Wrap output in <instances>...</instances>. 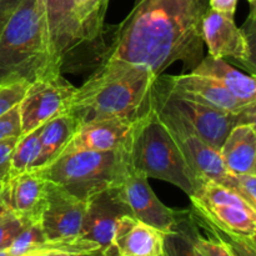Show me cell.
Segmentation results:
<instances>
[{"label": "cell", "mask_w": 256, "mask_h": 256, "mask_svg": "<svg viewBox=\"0 0 256 256\" xmlns=\"http://www.w3.org/2000/svg\"><path fill=\"white\" fill-rule=\"evenodd\" d=\"M239 0H209V8L215 12L234 16Z\"/></svg>", "instance_id": "cell-32"}, {"label": "cell", "mask_w": 256, "mask_h": 256, "mask_svg": "<svg viewBox=\"0 0 256 256\" xmlns=\"http://www.w3.org/2000/svg\"><path fill=\"white\" fill-rule=\"evenodd\" d=\"M75 89L62 74L30 82L18 104L22 134L42 126L59 115L68 114V105Z\"/></svg>", "instance_id": "cell-10"}, {"label": "cell", "mask_w": 256, "mask_h": 256, "mask_svg": "<svg viewBox=\"0 0 256 256\" xmlns=\"http://www.w3.org/2000/svg\"><path fill=\"white\" fill-rule=\"evenodd\" d=\"M22 125L18 105L0 116V140L10 136H20Z\"/></svg>", "instance_id": "cell-30"}, {"label": "cell", "mask_w": 256, "mask_h": 256, "mask_svg": "<svg viewBox=\"0 0 256 256\" xmlns=\"http://www.w3.org/2000/svg\"><path fill=\"white\" fill-rule=\"evenodd\" d=\"M49 30L52 54L60 66L70 52L85 42L75 15L74 0H38Z\"/></svg>", "instance_id": "cell-16"}, {"label": "cell", "mask_w": 256, "mask_h": 256, "mask_svg": "<svg viewBox=\"0 0 256 256\" xmlns=\"http://www.w3.org/2000/svg\"><path fill=\"white\" fill-rule=\"evenodd\" d=\"M209 0H134L105 60L142 65L156 76L174 62L192 72L202 59V22Z\"/></svg>", "instance_id": "cell-1"}, {"label": "cell", "mask_w": 256, "mask_h": 256, "mask_svg": "<svg viewBox=\"0 0 256 256\" xmlns=\"http://www.w3.org/2000/svg\"><path fill=\"white\" fill-rule=\"evenodd\" d=\"M28 85V82H15L0 86V116L19 104Z\"/></svg>", "instance_id": "cell-29"}, {"label": "cell", "mask_w": 256, "mask_h": 256, "mask_svg": "<svg viewBox=\"0 0 256 256\" xmlns=\"http://www.w3.org/2000/svg\"><path fill=\"white\" fill-rule=\"evenodd\" d=\"M188 212L180 219L176 229L164 235V255L162 256H200L190 236V215Z\"/></svg>", "instance_id": "cell-24"}, {"label": "cell", "mask_w": 256, "mask_h": 256, "mask_svg": "<svg viewBox=\"0 0 256 256\" xmlns=\"http://www.w3.org/2000/svg\"><path fill=\"white\" fill-rule=\"evenodd\" d=\"M155 92L165 104L179 112L208 144L218 150H220L225 138L235 125L255 122V110H250L244 114H232L188 98L178 96L166 92L159 84L158 78L155 82Z\"/></svg>", "instance_id": "cell-8"}, {"label": "cell", "mask_w": 256, "mask_h": 256, "mask_svg": "<svg viewBox=\"0 0 256 256\" xmlns=\"http://www.w3.org/2000/svg\"><path fill=\"white\" fill-rule=\"evenodd\" d=\"M0 256H12V255H10L6 250H4V252H0Z\"/></svg>", "instance_id": "cell-37"}, {"label": "cell", "mask_w": 256, "mask_h": 256, "mask_svg": "<svg viewBox=\"0 0 256 256\" xmlns=\"http://www.w3.org/2000/svg\"><path fill=\"white\" fill-rule=\"evenodd\" d=\"M86 202L78 199L62 186L48 180L45 205L40 215V226L48 242L78 239L86 212Z\"/></svg>", "instance_id": "cell-12"}, {"label": "cell", "mask_w": 256, "mask_h": 256, "mask_svg": "<svg viewBox=\"0 0 256 256\" xmlns=\"http://www.w3.org/2000/svg\"><path fill=\"white\" fill-rule=\"evenodd\" d=\"M158 82L166 92L178 96L188 98L202 104L232 112L244 114L255 110L256 105L242 104L235 99L220 82L212 78L186 72L176 76H158Z\"/></svg>", "instance_id": "cell-14"}, {"label": "cell", "mask_w": 256, "mask_h": 256, "mask_svg": "<svg viewBox=\"0 0 256 256\" xmlns=\"http://www.w3.org/2000/svg\"><path fill=\"white\" fill-rule=\"evenodd\" d=\"M190 72L216 80L242 104L256 105L255 76L239 72L225 59L208 54Z\"/></svg>", "instance_id": "cell-20"}, {"label": "cell", "mask_w": 256, "mask_h": 256, "mask_svg": "<svg viewBox=\"0 0 256 256\" xmlns=\"http://www.w3.org/2000/svg\"><path fill=\"white\" fill-rule=\"evenodd\" d=\"M250 2V5H255V0H248Z\"/></svg>", "instance_id": "cell-38"}, {"label": "cell", "mask_w": 256, "mask_h": 256, "mask_svg": "<svg viewBox=\"0 0 256 256\" xmlns=\"http://www.w3.org/2000/svg\"><path fill=\"white\" fill-rule=\"evenodd\" d=\"M22 256H52V255L48 254V252H39V250H38V252H26V254H24V255H22Z\"/></svg>", "instance_id": "cell-36"}, {"label": "cell", "mask_w": 256, "mask_h": 256, "mask_svg": "<svg viewBox=\"0 0 256 256\" xmlns=\"http://www.w3.org/2000/svg\"><path fill=\"white\" fill-rule=\"evenodd\" d=\"M220 158L228 172L256 174L255 122L235 125L220 148Z\"/></svg>", "instance_id": "cell-19"}, {"label": "cell", "mask_w": 256, "mask_h": 256, "mask_svg": "<svg viewBox=\"0 0 256 256\" xmlns=\"http://www.w3.org/2000/svg\"><path fill=\"white\" fill-rule=\"evenodd\" d=\"M46 190L48 179L40 170L35 169L10 178L2 186L10 212L24 225L39 222L46 199Z\"/></svg>", "instance_id": "cell-17"}, {"label": "cell", "mask_w": 256, "mask_h": 256, "mask_svg": "<svg viewBox=\"0 0 256 256\" xmlns=\"http://www.w3.org/2000/svg\"><path fill=\"white\" fill-rule=\"evenodd\" d=\"M40 130L42 126L18 138L12 152L9 179L32 169L40 152Z\"/></svg>", "instance_id": "cell-23"}, {"label": "cell", "mask_w": 256, "mask_h": 256, "mask_svg": "<svg viewBox=\"0 0 256 256\" xmlns=\"http://www.w3.org/2000/svg\"><path fill=\"white\" fill-rule=\"evenodd\" d=\"M156 75L142 65L122 60H105L68 105V114L79 122L125 119L136 122L154 106Z\"/></svg>", "instance_id": "cell-2"}, {"label": "cell", "mask_w": 256, "mask_h": 256, "mask_svg": "<svg viewBox=\"0 0 256 256\" xmlns=\"http://www.w3.org/2000/svg\"><path fill=\"white\" fill-rule=\"evenodd\" d=\"M118 192L130 214L135 219L168 234L176 229L185 212H175L160 202L149 184V178L128 164L122 180L116 185Z\"/></svg>", "instance_id": "cell-9"}, {"label": "cell", "mask_w": 256, "mask_h": 256, "mask_svg": "<svg viewBox=\"0 0 256 256\" xmlns=\"http://www.w3.org/2000/svg\"><path fill=\"white\" fill-rule=\"evenodd\" d=\"M132 166L148 178L170 182L192 196L202 180L196 176L182 150L160 120L156 106L138 120L129 142Z\"/></svg>", "instance_id": "cell-4"}, {"label": "cell", "mask_w": 256, "mask_h": 256, "mask_svg": "<svg viewBox=\"0 0 256 256\" xmlns=\"http://www.w3.org/2000/svg\"><path fill=\"white\" fill-rule=\"evenodd\" d=\"M38 0H22L0 29V86L62 74Z\"/></svg>", "instance_id": "cell-3"}, {"label": "cell", "mask_w": 256, "mask_h": 256, "mask_svg": "<svg viewBox=\"0 0 256 256\" xmlns=\"http://www.w3.org/2000/svg\"><path fill=\"white\" fill-rule=\"evenodd\" d=\"M22 0H0V29Z\"/></svg>", "instance_id": "cell-33"}, {"label": "cell", "mask_w": 256, "mask_h": 256, "mask_svg": "<svg viewBox=\"0 0 256 256\" xmlns=\"http://www.w3.org/2000/svg\"><path fill=\"white\" fill-rule=\"evenodd\" d=\"M18 138L19 136H10L0 140V182L2 184H5L9 180L12 156Z\"/></svg>", "instance_id": "cell-31"}, {"label": "cell", "mask_w": 256, "mask_h": 256, "mask_svg": "<svg viewBox=\"0 0 256 256\" xmlns=\"http://www.w3.org/2000/svg\"><path fill=\"white\" fill-rule=\"evenodd\" d=\"M215 182L232 190L256 209V174H232L226 172Z\"/></svg>", "instance_id": "cell-27"}, {"label": "cell", "mask_w": 256, "mask_h": 256, "mask_svg": "<svg viewBox=\"0 0 256 256\" xmlns=\"http://www.w3.org/2000/svg\"><path fill=\"white\" fill-rule=\"evenodd\" d=\"M132 136V135H130ZM130 138L122 148L112 152H79L62 155L40 170L82 202H89L104 190L116 186L130 162Z\"/></svg>", "instance_id": "cell-5"}, {"label": "cell", "mask_w": 256, "mask_h": 256, "mask_svg": "<svg viewBox=\"0 0 256 256\" xmlns=\"http://www.w3.org/2000/svg\"><path fill=\"white\" fill-rule=\"evenodd\" d=\"M202 42L206 44L209 55L238 62L255 76L252 52L254 39L235 24L234 16L215 12L209 8L202 18Z\"/></svg>", "instance_id": "cell-11"}, {"label": "cell", "mask_w": 256, "mask_h": 256, "mask_svg": "<svg viewBox=\"0 0 256 256\" xmlns=\"http://www.w3.org/2000/svg\"><path fill=\"white\" fill-rule=\"evenodd\" d=\"M154 102L160 120L182 150L196 176L200 180L209 179L214 182L222 178L226 170L220 158V150L208 144L179 112L165 104L155 92V86Z\"/></svg>", "instance_id": "cell-7"}, {"label": "cell", "mask_w": 256, "mask_h": 256, "mask_svg": "<svg viewBox=\"0 0 256 256\" xmlns=\"http://www.w3.org/2000/svg\"><path fill=\"white\" fill-rule=\"evenodd\" d=\"M2 186H4V184H2V182H0V192L2 190Z\"/></svg>", "instance_id": "cell-39"}, {"label": "cell", "mask_w": 256, "mask_h": 256, "mask_svg": "<svg viewBox=\"0 0 256 256\" xmlns=\"http://www.w3.org/2000/svg\"><path fill=\"white\" fill-rule=\"evenodd\" d=\"M78 126L79 122L72 114L59 115L42 125L40 152L32 170L42 169L54 162L72 139Z\"/></svg>", "instance_id": "cell-21"}, {"label": "cell", "mask_w": 256, "mask_h": 256, "mask_svg": "<svg viewBox=\"0 0 256 256\" xmlns=\"http://www.w3.org/2000/svg\"><path fill=\"white\" fill-rule=\"evenodd\" d=\"M22 226L24 224L22 222V220L12 212H9L0 219V252L9 249L12 240L19 234Z\"/></svg>", "instance_id": "cell-28"}, {"label": "cell", "mask_w": 256, "mask_h": 256, "mask_svg": "<svg viewBox=\"0 0 256 256\" xmlns=\"http://www.w3.org/2000/svg\"><path fill=\"white\" fill-rule=\"evenodd\" d=\"M9 212L10 209L9 206H8L6 200H5V196H4V192H2H2H0V219H2L4 215H6Z\"/></svg>", "instance_id": "cell-35"}, {"label": "cell", "mask_w": 256, "mask_h": 256, "mask_svg": "<svg viewBox=\"0 0 256 256\" xmlns=\"http://www.w3.org/2000/svg\"><path fill=\"white\" fill-rule=\"evenodd\" d=\"M69 256H119L116 249H102V248H98V249L92 250L89 252H82V254H72Z\"/></svg>", "instance_id": "cell-34"}, {"label": "cell", "mask_w": 256, "mask_h": 256, "mask_svg": "<svg viewBox=\"0 0 256 256\" xmlns=\"http://www.w3.org/2000/svg\"><path fill=\"white\" fill-rule=\"evenodd\" d=\"M108 4L109 0H74L75 15L85 42L95 40L102 32Z\"/></svg>", "instance_id": "cell-22"}, {"label": "cell", "mask_w": 256, "mask_h": 256, "mask_svg": "<svg viewBox=\"0 0 256 256\" xmlns=\"http://www.w3.org/2000/svg\"><path fill=\"white\" fill-rule=\"evenodd\" d=\"M135 122L129 120L115 118L82 122L59 156L79 152H112L119 149L129 140Z\"/></svg>", "instance_id": "cell-15"}, {"label": "cell", "mask_w": 256, "mask_h": 256, "mask_svg": "<svg viewBox=\"0 0 256 256\" xmlns=\"http://www.w3.org/2000/svg\"><path fill=\"white\" fill-rule=\"evenodd\" d=\"M210 232L212 234V238H204L200 235L194 225L192 215L190 216V236L200 256H236L232 245L226 240L212 230Z\"/></svg>", "instance_id": "cell-25"}, {"label": "cell", "mask_w": 256, "mask_h": 256, "mask_svg": "<svg viewBox=\"0 0 256 256\" xmlns=\"http://www.w3.org/2000/svg\"><path fill=\"white\" fill-rule=\"evenodd\" d=\"M132 215L116 186L104 190L88 202L79 238L95 242L102 249H114V236L119 220Z\"/></svg>", "instance_id": "cell-13"}, {"label": "cell", "mask_w": 256, "mask_h": 256, "mask_svg": "<svg viewBox=\"0 0 256 256\" xmlns=\"http://www.w3.org/2000/svg\"><path fill=\"white\" fill-rule=\"evenodd\" d=\"M45 242L46 240L42 234L40 222H30L22 226L6 252L12 256H22L26 252L39 250Z\"/></svg>", "instance_id": "cell-26"}, {"label": "cell", "mask_w": 256, "mask_h": 256, "mask_svg": "<svg viewBox=\"0 0 256 256\" xmlns=\"http://www.w3.org/2000/svg\"><path fill=\"white\" fill-rule=\"evenodd\" d=\"M190 200L202 222L229 238L255 242L256 209L232 190L205 179Z\"/></svg>", "instance_id": "cell-6"}, {"label": "cell", "mask_w": 256, "mask_h": 256, "mask_svg": "<svg viewBox=\"0 0 256 256\" xmlns=\"http://www.w3.org/2000/svg\"><path fill=\"white\" fill-rule=\"evenodd\" d=\"M164 235L132 215H124L115 232L114 246L119 256H162Z\"/></svg>", "instance_id": "cell-18"}]
</instances>
